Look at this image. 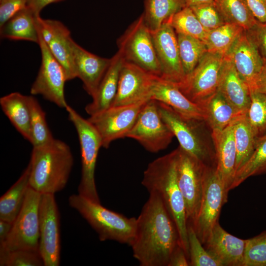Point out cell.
<instances>
[{
    "label": "cell",
    "mask_w": 266,
    "mask_h": 266,
    "mask_svg": "<svg viewBox=\"0 0 266 266\" xmlns=\"http://www.w3.org/2000/svg\"><path fill=\"white\" fill-rule=\"evenodd\" d=\"M190 266H222L206 250L192 226H188Z\"/></svg>",
    "instance_id": "obj_41"
},
{
    "label": "cell",
    "mask_w": 266,
    "mask_h": 266,
    "mask_svg": "<svg viewBox=\"0 0 266 266\" xmlns=\"http://www.w3.org/2000/svg\"><path fill=\"white\" fill-rule=\"evenodd\" d=\"M41 195L29 187L23 205L0 248L39 251V206Z\"/></svg>",
    "instance_id": "obj_11"
},
{
    "label": "cell",
    "mask_w": 266,
    "mask_h": 266,
    "mask_svg": "<svg viewBox=\"0 0 266 266\" xmlns=\"http://www.w3.org/2000/svg\"><path fill=\"white\" fill-rule=\"evenodd\" d=\"M65 109L75 128L80 147L81 175L78 194L91 201L100 203L95 179L98 155L102 147L100 137L87 119H84L69 105Z\"/></svg>",
    "instance_id": "obj_6"
},
{
    "label": "cell",
    "mask_w": 266,
    "mask_h": 266,
    "mask_svg": "<svg viewBox=\"0 0 266 266\" xmlns=\"http://www.w3.org/2000/svg\"><path fill=\"white\" fill-rule=\"evenodd\" d=\"M206 122L211 131H222L245 114L230 103L217 92L204 104Z\"/></svg>",
    "instance_id": "obj_29"
},
{
    "label": "cell",
    "mask_w": 266,
    "mask_h": 266,
    "mask_svg": "<svg viewBox=\"0 0 266 266\" xmlns=\"http://www.w3.org/2000/svg\"><path fill=\"white\" fill-rule=\"evenodd\" d=\"M233 123L222 131H211L216 168L228 194L236 173V150Z\"/></svg>",
    "instance_id": "obj_22"
},
{
    "label": "cell",
    "mask_w": 266,
    "mask_h": 266,
    "mask_svg": "<svg viewBox=\"0 0 266 266\" xmlns=\"http://www.w3.org/2000/svg\"><path fill=\"white\" fill-rule=\"evenodd\" d=\"M30 163L17 181L0 199V220L13 223L25 201L30 187Z\"/></svg>",
    "instance_id": "obj_28"
},
{
    "label": "cell",
    "mask_w": 266,
    "mask_h": 266,
    "mask_svg": "<svg viewBox=\"0 0 266 266\" xmlns=\"http://www.w3.org/2000/svg\"><path fill=\"white\" fill-rule=\"evenodd\" d=\"M251 102L246 116L257 138L266 134V95L250 92Z\"/></svg>",
    "instance_id": "obj_38"
},
{
    "label": "cell",
    "mask_w": 266,
    "mask_h": 266,
    "mask_svg": "<svg viewBox=\"0 0 266 266\" xmlns=\"http://www.w3.org/2000/svg\"><path fill=\"white\" fill-rule=\"evenodd\" d=\"M0 266H44L39 251L19 249L8 251L0 248Z\"/></svg>",
    "instance_id": "obj_39"
},
{
    "label": "cell",
    "mask_w": 266,
    "mask_h": 266,
    "mask_svg": "<svg viewBox=\"0 0 266 266\" xmlns=\"http://www.w3.org/2000/svg\"><path fill=\"white\" fill-rule=\"evenodd\" d=\"M30 187L41 195L55 194L65 188L74 164L69 146L54 138L33 146L31 159Z\"/></svg>",
    "instance_id": "obj_3"
},
{
    "label": "cell",
    "mask_w": 266,
    "mask_h": 266,
    "mask_svg": "<svg viewBox=\"0 0 266 266\" xmlns=\"http://www.w3.org/2000/svg\"><path fill=\"white\" fill-rule=\"evenodd\" d=\"M39 252L45 266L60 264V213L54 195L42 194L39 206Z\"/></svg>",
    "instance_id": "obj_14"
},
{
    "label": "cell",
    "mask_w": 266,
    "mask_h": 266,
    "mask_svg": "<svg viewBox=\"0 0 266 266\" xmlns=\"http://www.w3.org/2000/svg\"><path fill=\"white\" fill-rule=\"evenodd\" d=\"M225 56L207 52L195 68L176 83L191 101L203 107L217 91Z\"/></svg>",
    "instance_id": "obj_7"
},
{
    "label": "cell",
    "mask_w": 266,
    "mask_h": 266,
    "mask_svg": "<svg viewBox=\"0 0 266 266\" xmlns=\"http://www.w3.org/2000/svg\"><path fill=\"white\" fill-rule=\"evenodd\" d=\"M122 51L118 49L111 58L110 65L92 98V101L87 104L85 110L92 116L102 112L112 106L115 98L122 67L125 62Z\"/></svg>",
    "instance_id": "obj_24"
},
{
    "label": "cell",
    "mask_w": 266,
    "mask_h": 266,
    "mask_svg": "<svg viewBox=\"0 0 266 266\" xmlns=\"http://www.w3.org/2000/svg\"><path fill=\"white\" fill-rule=\"evenodd\" d=\"M28 0H0V27L27 6Z\"/></svg>",
    "instance_id": "obj_43"
},
{
    "label": "cell",
    "mask_w": 266,
    "mask_h": 266,
    "mask_svg": "<svg viewBox=\"0 0 266 266\" xmlns=\"http://www.w3.org/2000/svg\"><path fill=\"white\" fill-rule=\"evenodd\" d=\"M70 43L77 77L82 81L83 88L87 94L93 97L110 65L111 58L95 55L72 39Z\"/></svg>",
    "instance_id": "obj_19"
},
{
    "label": "cell",
    "mask_w": 266,
    "mask_h": 266,
    "mask_svg": "<svg viewBox=\"0 0 266 266\" xmlns=\"http://www.w3.org/2000/svg\"><path fill=\"white\" fill-rule=\"evenodd\" d=\"M242 266H266V230L245 239Z\"/></svg>",
    "instance_id": "obj_40"
},
{
    "label": "cell",
    "mask_w": 266,
    "mask_h": 266,
    "mask_svg": "<svg viewBox=\"0 0 266 266\" xmlns=\"http://www.w3.org/2000/svg\"><path fill=\"white\" fill-rule=\"evenodd\" d=\"M117 44L126 61L155 75L161 76V68L151 32L144 22L143 14L130 26L118 40Z\"/></svg>",
    "instance_id": "obj_9"
},
{
    "label": "cell",
    "mask_w": 266,
    "mask_h": 266,
    "mask_svg": "<svg viewBox=\"0 0 266 266\" xmlns=\"http://www.w3.org/2000/svg\"><path fill=\"white\" fill-rule=\"evenodd\" d=\"M244 31L237 25L226 23L208 32L204 41L207 51L225 56Z\"/></svg>",
    "instance_id": "obj_32"
},
{
    "label": "cell",
    "mask_w": 266,
    "mask_h": 266,
    "mask_svg": "<svg viewBox=\"0 0 266 266\" xmlns=\"http://www.w3.org/2000/svg\"><path fill=\"white\" fill-rule=\"evenodd\" d=\"M176 35L180 58L186 75L195 68L208 52L205 43L199 39L180 33Z\"/></svg>",
    "instance_id": "obj_35"
},
{
    "label": "cell",
    "mask_w": 266,
    "mask_h": 266,
    "mask_svg": "<svg viewBox=\"0 0 266 266\" xmlns=\"http://www.w3.org/2000/svg\"><path fill=\"white\" fill-rule=\"evenodd\" d=\"M249 89L261 70L264 61L257 47L244 31L225 55Z\"/></svg>",
    "instance_id": "obj_21"
},
{
    "label": "cell",
    "mask_w": 266,
    "mask_h": 266,
    "mask_svg": "<svg viewBox=\"0 0 266 266\" xmlns=\"http://www.w3.org/2000/svg\"><path fill=\"white\" fill-rule=\"evenodd\" d=\"M151 34L161 68V77L175 83L180 82L185 75L174 30L167 22L162 25L157 31L151 32Z\"/></svg>",
    "instance_id": "obj_18"
},
{
    "label": "cell",
    "mask_w": 266,
    "mask_h": 266,
    "mask_svg": "<svg viewBox=\"0 0 266 266\" xmlns=\"http://www.w3.org/2000/svg\"><path fill=\"white\" fill-rule=\"evenodd\" d=\"M226 23H233L248 31L258 22L249 9L245 0H215Z\"/></svg>",
    "instance_id": "obj_34"
},
{
    "label": "cell",
    "mask_w": 266,
    "mask_h": 266,
    "mask_svg": "<svg viewBox=\"0 0 266 266\" xmlns=\"http://www.w3.org/2000/svg\"><path fill=\"white\" fill-rule=\"evenodd\" d=\"M29 102L31 111V143L33 146L43 145L52 141L54 138L48 127L45 112L33 96H29Z\"/></svg>",
    "instance_id": "obj_36"
},
{
    "label": "cell",
    "mask_w": 266,
    "mask_h": 266,
    "mask_svg": "<svg viewBox=\"0 0 266 266\" xmlns=\"http://www.w3.org/2000/svg\"><path fill=\"white\" fill-rule=\"evenodd\" d=\"M186 6L191 7L195 5L208 3L215 0H184Z\"/></svg>",
    "instance_id": "obj_50"
},
{
    "label": "cell",
    "mask_w": 266,
    "mask_h": 266,
    "mask_svg": "<svg viewBox=\"0 0 266 266\" xmlns=\"http://www.w3.org/2000/svg\"><path fill=\"white\" fill-rule=\"evenodd\" d=\"M218 92L239 111L246 113L251 102L249 86L225 56Z\"/></svg>",
    "instance_id": "obj_25"
},
{
    "label": "cell",
    "mask_w": 266,
    "mask_h": 266,
    "mask_svg": "<svg viewBox=\"0 0 266 266\" xmlns=\"http://www.w3.org/2000/svg\"><path fill=\"white\" fill-rule=\"evenodd\" d=\"M246 31L257 47L263 60H266V24L258 23Z\"/></svg>",
    "instance_id": "obj_44"
},
{
    "label": "cell",
    "mask_w": 266,
    "mask_h": 266,
    "mask_svg": "<svg viewBox=\"0 0 266 266\" xmlns=\"http://www.w3.org/2000/svg\"><path fill=\"white\" fill-rule=\"evenodd\" d=\"M174 136L160 115L157 101L150 100L142 108L126 137L136 140L147 151L155 153L166 149Z\"/></svg>",
    "instance_id": "obj_12"
},
{
    "label": "cell",
    "mask_w": 266,
    "mask_h": 266,
    "mask_svg": "<svg viewBox=\"0 0 266 266\" xmlns=\"http://www.w3.org/2000/svg\"><path fill=\"white\" fill-rule=\"evenodd\" d=\"M245 1L257 21L266 24V0H245Z\"/></svg>",
    "instance_id": "obj_45"
},
{
    "label": "cell",
    "mask_w": 266,
    "mask_h": 266,
    "mask_svg": "<svg viewBox=\"0 0 266 266\" xmlns=\"http://www.w3.org/2000/svg\"><path fill=\"white\" fill-rule=\"evenodd\" d=\"M136 218L131 245L133 257L141 266H168L175 248L181 244L175 224L162 199L154 192Z\"/></svg>",
    "instance_id": "obj_1"
},
{
    "label": "cell",
    "mask_w": 266,
    "mask_h": 266,
    "mask_svg": "<svg viewBox=\"0 0 266 266\" xmlns=\"http://www.w3.org/2000/svg\"><path fill=\"white\" fill-rule=\"evenodd\" d=\"M250 88V92L266 95V60Z\"/></svg>",
    "instance_id": "obj_47"
},
{
    "label": "cell",
    "mask_w": 266,
    "mask_h": 266,
    "mask_svg": "<svg viewBox=\"0 0 266 266\" xmlns=\"http://www.w3.org/2000/svg\"><path fill=\"white\" fill-rule=\"evenodd\" d=\"M157 76L125 61L120 71L116 95L111 106L130 105L150 100Z\"/></svg>",
    "instance_id": "obj_16"
},
{
    "label": "cell",
    "mask_w": 266,
    "mask_h": 266,
    "mask_svg": "<svg viewBox=\"0 0 266 266\" xmlns=\"http://www.w3.org/2000/svg\"><path fill=\"white\" fill-rule=\"evenodd\" d=\"M38 44L41 62L30 93L32 95H41L58 106L66 108L68 104L65 96V85L67 81L64 69L51 53L39 33Z\"/></svg>",
    "instance_id": "obj_13"
},
{
    "label": "cell",
    "mask_w": 266,
    "mask_h": 266,
    "mask_svg": "<svg viewBox=\"0 0 266 266\" xmlns=\"http://www.w3.org/2000/svg\"><path fill=\"white\" fill-rule=\"evenodd\" d=\"M245 239L226 231L218 222L203 245L222 266H242Z\"/></svg>",
    "instance_id": "obj_20"
},
{
    "label": "cell",
    "mask_w": 266,
    "mask_h": 266,
    "mask_svg": "<svg viewBox=\"0 0 266 266\" xmlns=\"http://www.w3.org/2000/svg\"><path fill=\"white\" fill-rule=\"evenodd\" d=\"M189 260L181 244L174 249L169 259L168 266H188Z\"/></svg>",
    "instance_id": "obj_46"
},
{
    "label": "cell",
    "mask_w": 266,
    "mask_h": 266,
    "mask_svg": "<svg viewBox=\"0 0 266 266\" xmlns=\"http://www.w3.org/2000/svg\"><path fill=\"white\" fill-rule=\"evenodd\" d=\"M35 22L39 33L49 50L64 68L67 81L76 78L69 30L61 22L44 19L40 15L36 17Z\"/></svg>",
    "instance_id": "obj_17"
},
{
    "label": "cell",
    "mask_w": 266,
    "mask_h": 266,
    "mask_svg": "<svg viewBox=\"0 0 266 266\" xmlns=\"http://www.w3.org/2000/svg\"><path fill=\"white\" fill-rule=\"evenodd\" d=\"M185 6L184 0H145L144 22L151 32H155Z\"/></svg>",
    "instance_id": "obj_30"
},
{
    "label": "cell",
    "mask_w": 266,
    "mask_h": 266,
    "mask_svg": "<svg viewBox=\"0 0 266 266\" xmlns=\"http://www.w3.org/2000/svg\"><path fill=\"white\" fill-rule=\"evenodd\" d=\"M168 23L176 33L199 39L204 42L208 32L202 26L190 7L185 6L173 15Z\"/></svg>",
    "instance_id": "obj_37"
},
{
    "label": "cell",
    "mask_w": 266,
    "mask_h": 266,
    "mask_svg": "<svg viewBox=\"0 0 266 266\" xmlns=\"http://www.w3.org/2000/svg\"><path fill=\"white\" fill-rule=\"evenodd\" d=\"M266 173V134L257 138L254 150L248 160L235 173L231 190L246 179Z\"/></svg>",
    "instance_id": "obj_33"
},
{
    "label": "cell",
    "mask_w": 266,
    "mask_h": 266,
    "mask_svg": "<svg viewBox=\"0 0 266 266\" xmlns=\"http://www.w3.org/2000/svg\"><path fill=\"white\" fill-rule=\"evenodd\" d=\"M150 100L163 102L184 116L206 121L204 107L189 100L175 83L161 77L157 76L156 78Z\"/></svg>",
    "instance_id": "obj_23"
},
{
    "label": "cell",
    "mask_w": 266,
    "mask_h": 266,
    "mask_svg": "<svg viewBox=\"0 0 266 266\" xmlns=\"http://www.w3.org/2000/svg\"><path fill=\"white\" fill-rule=\"evenodd\" d=\"M157 102L161 117L179 146L204 165L216 166L211 131L206 121L184 116L163 102Z\"/></svg>",
    "instance_id": "obj_4"
},
{
    "label": "cell",
    "mask_w": 266,
    "mask_h": 266,
    "mask_svg": "<svg viewBox=\"0 0 266 266\" xmlns=\"http://www.w3.org/2000/svg\"><path fill=\"white\" fill-rule=\"evenodd\" d=\"M148 101L127 105L112 106L90 116L87 119L99 134L102 147L108 148L112 141L126 137L142 108Z\"/></svg>",
    "instance_id": "obj_15"
},
{
    "label": "cell",
    "mask_w": 266,
    "mask_h": 266,
    "mask_svg": "<svg viewBox=\"0 0 266 266\" xmlns=\"http://www.w3.org/2000/svg\"><path fill=\"white\" fill-rule=\"evenodd\" d=\"M63 0H28L27 6L38 16L40 15V11L47 5Z\"/></svg>",
    "instance_id": "obj_48"
},
{
    "label": "cell",
    "mask_w": 266,
    "mask_h": 266,
    "mask_svg": "<svg viewBox=\"0 0 266 266\" xmlns=\"http://www.w3.org/2000/svg\"><path fill=\"white\" fill-rule=\"evenodd\" d=\"M228 194L218 173L216 166H205L200 207L193 227L202 245L219 222L221 208L228 201Z\"/></svg>",
    "instance_id": "obj_10"
},
{
    "label": "cell",
    "mask_w": 266,
    "mask_h": 266,
    "mask_svg": "<svg viewBox=\"0 0 266 266\" xmlns=\"http://www.w3.org/2000/svg\"><path fill=\"white\" fill-rule=\"evenodd\" d=\"M68 201L96 232L100 241L113 240L131 246L135 233L136 218L111 211L79 194L70 196Z\"/></svg>",
    "instance_id": "obj_5"
},
{
    "label": "cell",
    "mask_w": 266,
    "mask_h": 266,
    "mask_svg": "<svg viewBox=\"0 0 266 266\" xmlns=\"http://www.w3.org/2000/svg\"><path fill=\"white\" fill-rule=\"evenodd\" d=\"M12 225L13 223L0 220V244H2L7 238Z\"/></svg>",
    "instance_id": "obj_49"
},
{
    "label": "cell",
    "mask_w": 266,
    "mask_h": 266,
    "mask_svg": "<svg viewBox=\"0 0 266 266\" xmlns=\"http://www.w3.org/2000/svg\"><path fill=\"white\" fill-rule=\"evenodd\" d=\"M246 114L233 123L236 150V172L251 157L257 139L247 120Z\"/></svg>",
    "instance_id": "obj_31"
},
{
    "label": "cell",
    "mask_w": 266,
    "mask_h": 266,
    "mask_svg": "<svg viewBox=\"0 0 266 266\" xmlns=\"http://www.w3.org/2000/svg\"><path fill=\"white\" fill-rule=\"evenodd\" d=\"M176 150L177 182L184 200L187 226L193 227L200 207L206 166L179 146Z\"/></svg>",
    "instance_id": "obj_8"
},
{
    "label": "cell",
    "mask_w": 266,
    "mask_h": 266,
    "mask_svg": "<svg viewBox=\"0 0 266 266\" xmlns=\"http://www.w3.org/2000/svg\"><path fill=\"white\" fill-rule=\"evenodd\" d=\"M36 16L29 7L26 6L0 27V37L38 44L39 33L35 22Z\"/></svg>",
    "instance_id": "obj_27"
},
{
    "label": "cell",
    "mask_w": 266,
    "mask_h": 266,
    "mask_svg": "<svg viewBox=\"0 0 266 266\" xmlns=\"http://www.w3.org/2000/svg\"><path fill=\"white\" fill-rule=\"evenodd\" d=\"M190 7L207 32L215 29L226 23L215 1Z\"/></svg>",
    "instance_id": "obj_42"
},
{
    "label": "cell",
    "mask_w": 266,
    "mask_h": 266,
    "mask_svg": "<svg viewBox=\"0 0 266 266\" xmlns=\"http://www.w3.org/2000/svg\"><path fill=\"white\" fill-rule=\"evenodd\" d=\"M176 149L150 162L143 172L142 185L158 194L174 221L181 245L189 259L188 226L184 200L176 174Z\"/></svg>",
    "instance_id": "obj_2"
},
{
    "label": "cell",
    "mask_w": 266,
    "mask_h": 266,
    "mask_svg": "<svg viewBox=\"0 0 266 266\" xmlns=\"http://www.w3.org/2000/svg\"><path fill=\"white\" fill-rule=\"evenodd\" d=\"M0 105L2 111L16 130L25 139L31 142L29 96L13 92L1 97Z\"/></svg>",
    "instance_id": "obj_26"
}]
</instances>
